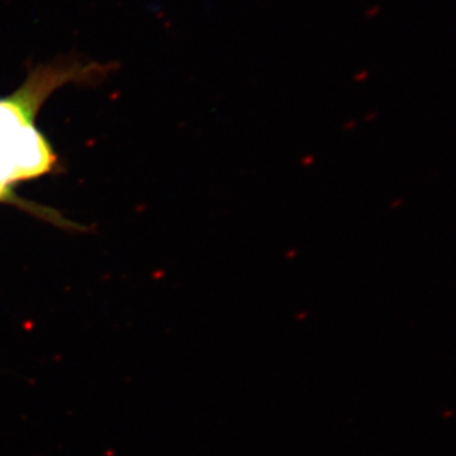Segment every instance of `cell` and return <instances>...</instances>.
I'll list each match as a JSON object with an SVG mask.
<instances>
[]
</instances>
